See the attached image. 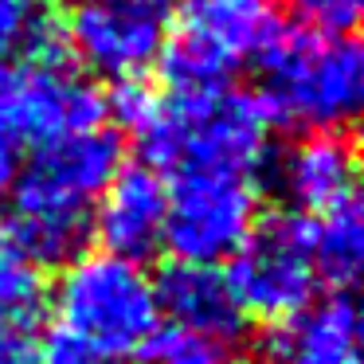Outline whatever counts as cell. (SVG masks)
<instances>
[{"mask_svg": "<svg viewBox=\"0 0 364 364\" xmlns=\"http://www.w3.org/2000/svg\"><path fill=\"white\" fill-rule=\"evenodd\" d=\"M118 118L134 129L141 153L168 176L215 173L259 181L270 157V118L243 90H200L157 98L126 82L114 98Z\"/></svg>", "mask_w": 364, "mask_h": 364, "instance_id": "obj_1", "label": "cell"}, {"mask_svg": "<svg viewBox=\"0 0 364 364\" xmlns=\"http://www.w3.org/2000/svg\"><path fill=\"white\" fill-rule=\"evenodd\" d=\"M122 168L110 129L63 137L28 157L9 188V243L36 267H59L82 255L98 196Z\"/></svg>", "mask_w": 364, "mask_h": 364, "instance_id": "obj_2", "label": "cell"}, {"mask_svg": "<svg viewBox=\"0 0 364 364\" xmlns=\"http://www.w3.org/2000/svg\"><path fill=\"white\" fill-rule=\"evenodd\" d=\"M262 102L270 122L309 134H337L356 118L364 98V51L353 36L314 28L278 32L259 59Z\"/></svg>", "mask_w": 364, "mask_h": 364, "instance_id": "obj_3", "label": "cell"}, {"mask_svg": "<svg viewBox=\"0 0 364 364\" xmlns=\"http://www.w3.org/2000/svg\"><path fill=\"white\" fill-rule=\"evenodd\" d=\"M51 306L59 333L82 341L110 364L145 356L161 329L157 282L149 270L106 251L67 262L51 290Z\"/></svg>", "mask_w": 364, "mask_h": 364, "instance_id": "obj_4", "label": "cell"}, {"mask_svg": "<svg viewBox=\"0 0 364 364\" xmlns=\"http://www.w3.org/2000/svg\"><path fill=\"white\" fill-rule=\"evenodd\" d=\"M282 32L270 0H184L161 51L176 95L228 90L243 67L259 63Z\"/></svg>", "mask_w": 364, "mask_h": 364, "instance_id": "obj_5", "label": "cell"}, {"mask_svg": "<svg viewBox=\"0 0 364 364\" xmlns=\"http://www.w3.org/2000/svg\"><path fill=\"white\" fill-rule=\"evenodd\" d=\"M106 98L59 55L28 59L0 71V145L43 149L63 137L102 129Z\"/></svg>", "mask_w": 364, "mask_h": 364, "instance_id": "obj_6", "label": "cell"}, {"mask_svg": "<svg viewBox=\"0 0 364 364\" xmlns=\"http://www.w3.org/2000/svg\"><path fill=\"white\" fill-rule=\"evenodd\" d=\"M228 282L239 298L243 317L262 321H290L306 306H314V294L321 286L314 259V235L309 220L298 212L267 215L251 228L228 267Z\"/></svg>", "mask_w": 364, "mask_h": 364, "instance_id": "obj_7", "label": "cell"}, {"mask_svg": "<svg viewBox=\"0 0 364 364\" xmlns=\"http://www.w3.org/2000/svg\"><path fill=\"white\" fill-rule=\"evenodd\" d=\"M165 247L176 262L215 267L243 247L259 223V181L188 173L165 184Z\"/></svg>", "mask_w": 364, "mask_h": 364, "instance_id": "obj_8", "label": "cell"}, {"mask_svg": "<svg viewBox=\"0 0 364 364\" xmlns=\"http://www.w3.org/2000/svg\"><path fill=\"white\" fill-rule=\"evenodd\" d=\"M173 16L176 0H75L67 43L90 75L126 87L161 59Z\"/></svg>", "mask_w": 364, "mask_h": 364, "instance_id": "obj_9", "label": "cell"}, {"mask_svg": "<svg viewBox=\"0 0 364 364\" xmlns=\"http://www.w3.org/2000/svg\"><path fill=\"white\" fill-rule=\"evenodd\" d=\"M165 181L153 168H118V176L106 184V192L95 204L90 231L98 235L106 255L126 262H145L165 247Z\"/></svg>", "mask_w": 364, "mask_h": 364, "instance_id": "obj_10", "label": "cell"}, {"mask_svg": "<svg viewBox=\"0 0 364 364\" xmlns=\"http://www.w3.org/2000/svg\"><path fill=\"white\" fill-rule=\"evenodd\" d=\"M274 184L294 212L321 215L356 200V153L341 134H306L278 157Z\"/></svg>", "mask_w": 364, "mask_h": 364, "instance_id": "obj_11", "label": "cell"}, {"mask_svg": "<svg viewBox=\"0 0 364 364\" xmlns=\"http://www.w3.org/2000/svg\"><path fill=\"white\" fill-rule=\"evenodd\" d=\"M161 314L173 317V325L212 337L239 341L243 333V309L228 282V270L220 267H200V262H173L157 282Z\"/></svg>", "mask_w": 364, "mask_h": 364, "instance_id": "obj_12", "label": "cell"}, {"mask_svg": "<svg viewBox=\"0 0 364 364\" xmlns=\"http://www.w3.org/2000/svg\"><path fill=\"white\" fill-rule=\"evenodd\" d=\"M270 364H360L353 301L329 294L282 321L270 337Z\"/></svg>", "mask_w": 364, "mask_h": 364, "instance_id": "obj_13", "label": "cell"}, {"mask_svg": "<svg viewBox=\"0 0 364 364\" xmlns=\"http://www.w3.org/2000/svg\"><path fill=\"white\" fill-rule=\"evenodd\" d=\"M309 235H314V259L321 282L333 290H345L356 282L364 262V212L360 200L329 208L321 215H309Z\"/></svg>", "mask_w": 364, "mask_h": 364, "instance_id": "obj_14", "label": "cell"}, {"mask_svg": "<svg viewBox=\"0 0 364 364\" xmlns=\"http://www.w3.org/2000/svg\"><path fill=\"white\" fill-rule=\"evenodd\" d=\"M59 55V36L43 0H0V71Z\"/></svg>", "mask_w": 364, "mask_h": 364, "instance_id": "obj_15", "label": "cell"}, {"mask_svg": "<svg viewBox=\"0 0 364 364\" xmlns=\"http://www.w3.org/2000/svg\"><path fill=\"white\" fill-rule=\"evenodd\" d=\"M149 364H247L239 341L231 337H212V333H196V329H181L168 325L157 329V337L145 348Z\"/></svg>", "mask_w": 364, "mask_h": 364, "instance_id": "obj_16", "label": "cell"}, {"mask_svg": "<svg viewBox=\"0 0 364 364\" xmlns=\"http://www.w3.org/2000/svg\"><path fill=\"white\" fill-rule=\"evenodd\" d=\"M40 290V267L0 239V321H32Z\"/></svg>", "mask_w": 364, "mask_h": 364, "instance_id": "obj_17", "label": "cell"}, {"mask_svg": "<svg viewBox=\"0 0 364 364\" xmlns=\"http://www.w3.org/2000/svg\"><path fill=\"white\" fill-rule=\"evenodd\" d=\"M360 4L364 0H294V9L314 24V32H329V36L353 32V24L360 20Z\"/></svg>", "mask_w": 364, "mask_h": 364, "instance_id": "obj_18", "label": "cell"}, {"mask_svg": "<svg viewBox=\"0 0 364 364\" xmlns=\"http://www.w3.org/2000/svg\"><path fill=\"white\" fill-rule=\"evenodd\" d=\"M0 364H40V337L32 321H0Z\"/></svg>", "mask_w": 364, "mask_h": 364, "instance_id": "obj_19", "label": "cell"}, {"mask_svg": "<svg viewBox=\"0 0 364 364\" xmlns=\"http://www.w3.org/2000/svg\"><path fill=\"white\" fill-rule=\"evenodd\" d=\"M40 364H110V360L98 356L95 348H87L82 341L51 329V337L40 341Z\"/></svg>", "mask_w": 364, "mask_h": 364, "instance_id": "obj_20", "label": "cell"}, {"mask_svg": "<svg viewBox=\"0 0 364 364\" xmlns=\"http://www.w3.org/2000/svg\"><path fill=\"white\" fill-rule=\"evenodd\" d=\"M12 149H4V145H0V204H4V200H9V188H12Z\"/></svg>", "mask_w": 364, "mask_h": 364, "instance_id": "obj_21", "label": "cell"}]
</instances>
